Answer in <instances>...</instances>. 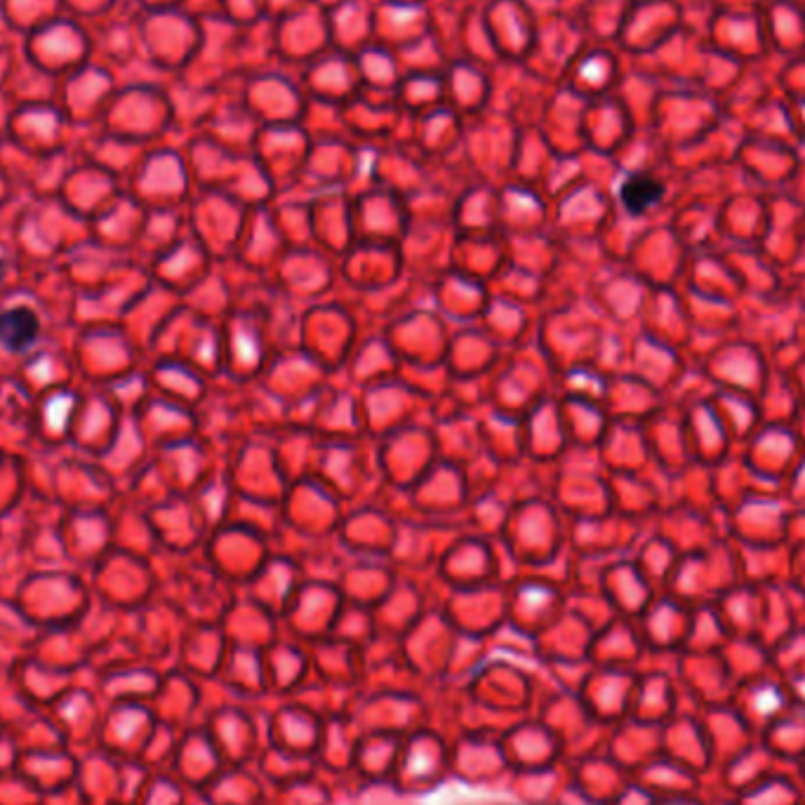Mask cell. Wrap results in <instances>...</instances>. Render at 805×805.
<instances>
[{
    "mask_svg": "<svg viewBox=\"0 0 805 805\" xmlns=\"http://www.w3.org/2000/svg\"><path fill=\"white\" fill-rule=\"evenodd\" d=\"M38 328H41V323L29 306L0 311V344L12 354L29 349L33 339L38 337Z\"/></svg>",
    "mask_w": 805,
    "mask_h": 805,
    "instance_id": "1",
    "label": "cell"
},
{
    "mask_svg": "<svg viewBox=\"0 0 805 805\" xmlns=\"http://www.w3.org/2000/svg\"><path fill=\"white\" fill-rule=\"evenodd\" d=\"M664 186L648 175H634L622 184L620 198L631 215H643L662 201Z\"/></svg>",
    "mask_w": 805,
    "mask_h": 805,
    "instance_id": "2",
    "label": "cell"
},
{
    "mask_svg": "<svg viewBox=\"0 0 805 805\" xmlns=\"http://www.w3.org/2000/svg\"><path fill=\"white\" fill-rule=\"evenodd\" d=\"M71 410V398L66 396H59L55 401H50V408H48V419L52 427H62L66 415H69Z\"/></svg>",
    "mask_w": 805,
    "mask_h": 805,
    "instance_id": "3",
    "label": "cell"
},
{
    "mask_svg": "<svg viewBox=\"0 0 805 805\" xmlns=\"http://www.w3.org/2000/svg\"><path fill=\"white\" fill-rule=\"evenodd\" d=\"M3 276H5V264H3V259H0V281H3Z\"/></svg>",
    "mask_w": 805,
    "mask_h": 805,
    "instance_id": "4",
    "label": "cell"
}]
</instances>
